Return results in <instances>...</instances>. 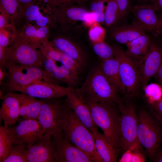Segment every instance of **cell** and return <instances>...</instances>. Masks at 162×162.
<instances>
[{
  "label": "cell",
  "mask_w": 162,
  "mask_h": 162,
  "mask_svg": "<svg viewBox=\"0 0 162 162\" xmlns=\"http://www.w3.org/2000/svg\"><path fill=\"white\" fill-rule=\"evenodd\" d=\"M75 92L86 102H105L119 104L122 99L111 84L100 67L92 69L81 87Z\"/></svg>",
  "instance_id": "6da1fadb"
},
{
  "label": "cell",
  "mask_w": 162,
  "mask_h": 162,
  "mask_svg": "<svg viewBox=\"0 0 162 162\" xmlns=\"http://www.w3.org/2000/svg\"><path fill=\"white\" fill-rule=\"evenodd\" d=\"M85 102L89 107L94 124L102 130L104 135L118 152L119 151L120 140L119 104Z\"/></svg>",
  "instance_id": "7a4b0ae2"
},
{
  "label": "cell",
  "mask_w": 162,
  "mask_h": 162,
  "mask_svg": "<svg viewBox=\"0 0 162 162\" xmlns=\"http://www.w3.org/2000/svg\"><path fill=\"white\" fill-rule=\"evenodd\" d=\"M137 109L138 140L150 161H153L162 145V125L148 109L140 107Z\"/></svg>",
  "instance_id": "3957f363"
},
{
  "label": "cell",
  "mask_w": 162,
  "mask_h": 162,
  "mask_svg": "<svg viewBox=\"0 0 162 162\" xmlns=\"http://www.w3.org/2000/svg\"><path fill=\"white\" fill-rule=\"evenodd\" d=\"M63 133L68 141L86 153L93 162H104L96 149L93 133L68 106Z\"/></svg>",
  "instance_id": "277c9868"
},
{
  "label": "cell",
  "mask_w": 162,
  "mask_h": 162,
  "mask_svg": "<svg viewBox=\"0 0 162 162\" xmlns=\"http://www.w3.org/2000/svg\"><path fill=\"white\" fill-rule=\"evenodd\" d=\"M4 67L7 74L1 85V90L6 92L12 88L26 86L34 83L50 82L58 84L43 67L21 65L6 62Z\"/></svg>",
  "instance_id": "5b68a950"
},
{
  "label": "cell",
  "mask_w": 162,
  "mask_h": 162,
  "mask_svg": "<svg viewBox=\"0 0 162 162\" xmlns=\"http://www.w3.org/2000/svg\"><path fill=\"white\" fill-rule=\"evenodd\" d=\"M120 150L133 151L141 146L137 137L138 118L137 107L131 101L122 99L119 104Z\"/></svg>",
  "instance_id": "8992f818"
},
{
  "label": "cell",
  "mask_w": 162,
  "mask_h": 162,
  "mask_svg": "<svg viewBox=\"0 0 162 162\" xmlns=\"http://www.w3.org/2000/svg\"><path fill=\"white\" fill-rule=\"evenodd\" d=\"M112 47L119 62V76L124 88V95L128 97L136 96L141 88L140 66L122 48L116 45Z\"/></svg>",
  "instance_id": "52a82bcc"
},
{
  "label": "cell",
  "mask_w": 162,
  "mask_h": 162,
  "mask_svg": "<svg viewBox=\"0 0 162 162\" xmlns=\"http://www.w3.org/2000/svg\"><path fill=\"white\" fill-rule=\"evenodd\" d=\"M58 98L42 99L43 102L38 120L43 127L45 133L52 135L63 131L68 106Z\"/></svg>",
  "instance_id": "ba28073f"
},
{
  "label": "cell",
  "mask_w": 162,
  "mask_h": 162,
  "mask_svg": "<svg viewBox=\"0 0 162 162\" xmlns=\"http://www.w3.org/2000/svg\"><path fill=\"white\" fill-rule=\"evenodd\" d=\"M44 58L40 50L33 47L19 33L6 48L5 63L11 62L21 65L43 67Z\"/></svg>",
  "instance_id": "9c48e42d"
},
{
  "label": "cell",
  "mask_w": 162,
  "mask_h": 162,
  "mask_svg": "<svg viewBox=\"0 0 162 162\" xmlns=\"http://www.w3.org/2000/svg\"><path fill=\"white\" fill-rule=\"evenodd\" d=\"M54 20V22L59 24L62 30L65 31L68 30L70 26L78 21H82L85 25L90 27L96 22L93 12L70 2H66L56 6Z\"/></svg>",
  "instance_id": "30bf717a"
},
{
  "label": "cell",
  "mask_w": 162,
  "mask_h": 162,
  "mask_svg": "<svg viewBox=\"0 0 162 162\" xmlns=\"http://www.w3.org/2000/svg\"><path fill=\"white\" fill-rule=\"evenodd\" d=\"M51 140L56 162H93L86 153L65 138L63 132L53 134Z\"/></svg>",
  "instance_id": "8fae6325"
},
{
  "label": "cell",
  "mask_w": 162,
  "mask_h": 162,
  "mask_svg": "<svg viewBox=\"0 0 162 162\" xmlns=\"http://www.w3.org/2000/svg\"><path fill=\"white\" fill-rule=\"evenodd\" d=\"M56 6L50 0H34L23 7L26 24L37 28L50 25L54 22Z\"/></svg>",
  "instance_id": "7c38bea8"
},
{
  "label": "cell",
  "mask_w": 162,
  "mask_h": 162,
  "mask_svg": "<svg viewBox=\"0 0 162 162\" xmlns=\"http://www.w3.org/2000/svg\"><path fill=\"white\" fill-rule=\"evenodd\" d=\"M17 124L9 126L14 139V144L24 146L28 149L43 136L44 129L38 120L24 119Z\"/></svg>",
  "instance_id": "4fadbf2b"
},
{
  "label": "cell",
  "mask_w": 162,
  "mask_h": 162,
  "mask_svg": "<svg viewBox=\"0 0 162 162\" xmlns=\"http://www.w3.org/2000/svg\"><path fill=\"white\" fill-rule=\"evenodd\" d=\"M71 87H64L52 82H44L26 86L12 88L6 92H18L35 98L44 99L59 98L67 96Z\"/></svg>",
  "instance_id": "5bb4252c"
},
{
  "label": "cell",
  "mask_w": 162,
  "mask_h": 162,
  "mask_svg": "<svg viewBox=\"0 0 162 162\" xmlns=\"http://www.w3.org/2000/svg\"><path fill=\"white\" fill-rule=\"evenodd\" d=\"M162 64V44L157 39L151 40L140 68V87L143 88L156 74Z\"/></svg>",
  "instance_id": "9a60e30c"
},
{
  "label": "cell",
  "mask_w": 162,
  "mask_h": 162,
  "mask_svg": "<svg viewBox=\"0 0 162 162\" xmlns=\"http://www.w3.org/2000/svg\"><path fill=\"white\" fill-rule=\"evenodd\" d=\"M133 15L131 24L155 36L160 22L157 12L151 4L136 5L132 7Z\"/></svg>",
  "instance_id": "2e32d148"
},
{
  "label": "cell",
  "mask_w": 162,
  "mask_h": 162,
  "mask_svg": "<svg viewBox=\"0 0 162 162\" xmlns=\"http://www.w3.org/2000/svg\"><path fill=\"white\" fill-rule=\"evenodd\" d=\"M66 102L74 112L81 122L92 133L98 129L92 119L89 107L87 103L71 88L66 96Z\"/></svg>",
  "instance_id": "e0dca14e"
},
{
  "label": "cell",
  "mask_w": 162,
  "mask_h": 162,
  "mask_svg": "<svg viewBox=\"0 0 162 162\" xmlns=\"http://www.w3.org/2000/svg\"><path fill=\"white\" fill-rule=\"evenodd\" d=\"M52 135L45 133L40 140L28 149V162H56L53 154Z\"/></svg>",
  "instance_id": "ac0fdd59"
},
{
  "label": "cell",
  "mask_w": 162,
  "mask_h": 162,
  "mask_svg": "<svg viewBox=\"0 0 162 162\" xmlns=\"http://www.w3.org/2000/svg\"><path fill=\"white\" fill-rule=\"evenodd\" d=\"M44 56L43 68L50 76L59 82L65 83L68 87L74 88L79 82V76L63 65L58 66L56 61L47 56Z\"/></svg>",
  "instance_id": "d6986e66"
},
{
  "label": "cell",
  "mask_w": 162,
  "mask_h": 162,
  "mask_svg": "<svg viewBox=\"0 0 162 162\" xmlns=\"http://www.w3.org/2000/svg\"><path fill=\"white\" fill-rule=\"evenodd\" d=\"M0 109V121L4 124L13 126L18 122L20 116L19 103L15 93L6 92L4 94Z\"/></svg>",
  "instance_id": "ffe728a7"
},
{
  "label": "cell",
  "mask_w": 162,
  "mask_h": 162,
  "mask_svg": "<svg viewBox=\"0 0 162 162\" xmlns=\"http://www.w3.org/2000/svg\"><path fill=\"white\" fill-rule=\"evenodd\" d=\"M51 43L61 52L68 55L75 60L83 68L86 64L85 54L81 47L75 42L65 37L55 38Z\"/></svg>",
  "instance_id": "44dd1931"
},
{
  "label": "cell",
  "mask_w": 162,
  "mask_h": 162,
  "mask_svg": "<svg viewBox=\"0 0 162 162\" xmlns=\"http://www.w3.org/2000/svg\"><path fill=\"white\" fill-rule=\"evenodd\" d=\"M15 94L19 103L20 116L24 119L38 120L42 100L24 93Z\"/></svg>",
  "instance_id": "7402d4cb"
},
{
  "label": "cell",
  "mask_w": 162,
  "mask_h": 162,
  "mask_svg": "<svg viewBox=\"0 0 162 162\" xmlns=\"http://www.w3.org/2000/svg\"><path fill=\"white\" fill-rule=\"evenodd\" d=\"M49 33V26L37 28L26 24L19 34L31 46L38 49L48 40Z\"/></svg>",
  "instance_id": "603a6c76"
},
{
  "label": "cell",
  "mask_w": 162,
  "mask_h": 162,
  "mask_svg": "<svg viewBox=\"0 0 162 162\" xmlns=\"http://www.w3.org/2000/svg\"><path fill=\"white\" fill-rule=\"evenodd\" d=\"M151 39L146 34L128 43L126 54L136 61L140 67L147 53Z\"/></svg>",
  "instance_id": "cb8c5ba5"
},
{
  "label": "cell",
  "mask_w": 162,
  "mask_h": 162,
  "mask_svg": "<svg viewBox=\"0 0 162 162\" xmlns=\"http://www.w3.org/2000/svg\"><path fill=\"white\" fill-rule=\"evenodd\" d=\"M103 73L119 94H125L124 88L119 74V62L115 56L102 61L100 66Z\"/></svg>",
  "instance_id": "d4e9b609"
},
{
  "label": "cell",
  "mask_w": 162,
  "mask_h": 162,
  "mask_svg": "<svg viewBox=\"0 0 162 162\" xmlns=\"http://www.w3.org/2000/svg\"><path fill=\"white\" fill-rule=\"evenodd\" d=\"M92 133L96 149L104 162H117L118 152L103 134L99 132L98 129Z\"/></svg>",
  "instance_id": "484cf974"
},
{
  "label": "cell",
  "mask_w": 162,
  "mask_h": 162,
  "mask_svg": "<svg viewBox=\"0 0 162 162\" xmlns=\"http://www.w3.org/2000/svg\"><path fill=\"white\" fill-rule=\"evenodd\" d=\"M146 33L139 27L131 24L113 27L111 36L113 39L118 43L126 44Z\"/></svg>",
  "instance_id": "4316f807"
},
{
  "label": "cell",
  "mask_w": 162,
  "mask_h": 162,
  "mask_svg": "<svg viewBox=\"0 0 162 162\" xmlns=\"http://www.w3.org/2000/svg\"><path fill=\"white\" fill-rule=\"evenodd\" d=\"M0 11L11 22L24 17L23 6L18 0H0Z\"/></svg>",
  "instance_id": "83f0119b"
},
{
  "label": "cell",
  "mask_w": 162,
  "mask_h": 162,
  "mask_svg": "<svg viewBox=\"0 0 162 162\" xmlns=\"http://www.w3.org/2000/svg\"><path fill=\"white\" fill-rule=\"evenodd\" d=\"M122 20L115 0H109L104 12L103 25L107 28H113Z\"/></svg>",
  "instance_id": "f1b7e54d"
},
{
  "label": "cell",
  "mask_w": 162,
  "mask_h": 162,
  "mask_svg": "<svg viewBox=\"0 0 162 162\" xmlns=\"http://www.w3.org/2000/svg\"><path fill=\"white\" fill-rule=\"evenodd\" d=\"M14 139L9 126L0 127V162H3L13 145Z\"/></svg>",
  "instance_id": "f546056e"
},
{
  "label": "cell",
  "mask_w": 162,
  "mask_h": 162,
  "mask_svg": "<svg viewBox=\"0 0 162 162\" xmlns=\"http://www.w3.org/2000/svg\"><path fill=\"white\" fill-rule=\"evenodd\" d=\"M142 89L148 105L156 103L162 98V86L158 83L148 84Z\"/></svg>",
  "instance_id": "4dcf8cb0"
},
{
  "label": "cell",
  "mask_w": 162,
  "mask_h": 162,
  "mask_svg": "<svg viewBox=\"0 0 162 162\" xmlns=\"http://www.w3.org/2000/svg\"><path fill=\"white\" fill-rule=\"evenodd\" d=\"M27 152L24 146L14 144L3 162H27Z\"/></svg>",
  "instance_id": "1f68e13d"
},
{
  "label": "cell",
  "mask_w": 162,
  "mask_h": 162,
  "mask_svg": "<svg viewBox=\"0 0 162 162\" xmlns=\"http://www.w3.org/2000/svg\"><path fill=\"white\" fill-rule=\"evenodd\" d=\"M18 34L13 22L0 29V46L5 47L8 46Z\"/></svg>",
  "instance_id": "d6a6232c"
},
{
  "label": "cell",
  "mask_w": 162,
  "mask_h": 162,
  "mask_svg": "<svg viewBox=\"0 0 162 162\" xmlns=\"http://www.w3.org/2000/svg\"><path fill=\"white\" fill-rule=\"evenodd\" d=\"M93 44V49L94 53L102 60H104L115 56L113 47L104 41Z\"/></svg>",
  "instance_id": "836d02e7"
},
{
  "label": "cell",
  "mask_w": 162,
  "mask_h": 162,
  "mask_svg": "<svg viewBox=\"0 0 162 162\" xmlns=\"http://www.w3.org/2000/svg\"><path fill=\"white\" fill-rule=\"evenodd\" d=\"M58 62L77 76H79L82 71V68L75 60L61 52Z\"/></svg>",
  "instance_id": "e575fe53"
},
{
  "label": "cell",
  "mask_w": 162,
  "mask_h": 162,
  "mask_svg": "<svg viewBox=\"0 0 162 162\" xmlns=\"http://www.w3.org/2000/svg\"><path fill=\"white\" fill-rule=\"evenodd\" d=\"M105 34L104 28L96 22L90 27L88 31L89 38L92 44L104 41Z\"/></svg>",
  "instance_id": "d590c367"
},
{
  "label": "cell",
  "mask_w": 162,
  "mask_h": 162,
  "mask_svg": "<svg viewBox=\"0 0 162 162\" xmlns=\"http://www.w3.org/2000/svg\"><path fill=\"white\" fill-rule=\"evenodd\" d=\"M109 0H91L90 8L91 11L104 15L107 2Z\"/></svg>",
  "instance_id": "8d00e7d4"
},
{
  "label": "cell",
  "mask_w": 162,
  "mask_h": 162,
  "mask_svg": "<svg viewBox=\"0 0 162 162\" xmlns=\"http://www.w3.org/2000/svg\"><path fill=\"white\" fill-rule=\"evenodd\" d=\"M122 19L131 12L132 6L130 0H115Z\"/></svg>",
  "instance_id": "74e56055"
},
{
  "label": "cell",
  "mask_w": 162,
  "mask_h": 162,
  "mask_svg": "<svg viewBox=\"0 0 162 162\" xmlns=\"http://www.w3.org/2000/svg\"><path fill=\"white\" fill-rule=\"evenodd\" d=\"M148 106V109L162 125V98L156 103Z\"/></svg>",
  "instance_id": "f35d334b"
},
{
  "label": "cell",
  "mask_w": 162,
  "mask_h": 162,
  "mask_svg": "<svg viewBox=\"0 0 162 162\" xmlns=\"http://www.w3.org/2000/svg\"><path fill=\"white\" fill-rule=\"evenodd\" d=\"M150 2L155 8L160 21L162 20V0H151Z\"/></svg>",
  "instance_id": "ab89813d"
},
{
  "label": "cell",
  "mask_w": 162,
  "mask_h": 162,
  "mask_svg": "<svg viewBox=\"0 0 162 162\" xmlns=\"http://www.w3.org/2000/svg\"><path fill=\"white\" fill-rule=\"evenodd\" d=\"M132 152V151L130 150H127L124 152L119 161L131 162Z\"/></svg>",
  "instance_id": "60d3db41"
},
{
  "label": "cell",
  "mask_w": 162,
  "mask_h": 162,
  "mask_svg": "<svg viewBox=\"0 0 162 162\" xmlns=\"http://www.w3.org/2000/svg\"><path fill=\"white\" fill-rule=\"evenodd\" d=\"M7 47H3L0 46V67H3L4 66L6 62Z\"/></svg>",
  "instance_id": "b9f144b4"
},
{
  "label": "cell",
  "mask_w": 162,
  "mask_h": 162,
  "mask_svg": "<svg viewBox=\"0 0 162 162\" xmlns=\"http://www.w3.org/2000/svg\"><path fill=\"white\" fill-rule=\"evenodd\" d=\"M11 23L7 16L3 13H0V29L4 27Z\"/></svg>",
  "instance_id": "7bdbcfd3"
},
{
  "label": "cell",
  "mask_w": 162,
  "mask_h": 162,
  "mask_svg": "<svg viewBox=\"0 0 162 162\" xmlns=\"http://www.w3.org/2000/svg\"><path fill=\"white\" fill-rule=\"evenodd\" d=\"M154 76L158 82V83L162 86V64Z\"/></svg>",
  "instance_id": "ee69618b"
},
{
  "label": "cell",
  "mask_w": 162,
  "mask_h": 162,
  "mask_svg": "<svg viewBox=\"0 0 162 162\" xmlns=\"http://www.w3.org/2000/svg\"><path fill=\"white\" fill-rule=\"evenodd\" d=\"M7 71L4 67H0V84L1 85L6 76Z\"/></svg>",
  "instance_id": "f6af8a7d"
},
{
  "label": "cell",
  "mask_w": 162,
  "mask_h": 162,
  "mask_svg": "<svg viewBox=\"0 0 162 162\" xmlns=\"http://www.w3.org/2000/svg\"><path fill=\"white\" fill-rule=\"evenodd\" d=\"M162 34V20L160 21L159 25L155 37Z\"/></svg>",
  "instance_id": "bcb514c9"
},
{
  "label": "cell",
  "mask_w": 162,
  "mask_h": 162,
  "mask_svg": "<svg viewBox=\"0 0 162 162\" xmlns=\"http://www.w3.org/2000/svg\"><path fill=\"white\" fill-rule=\"evenodd\" d=\"M22 5L23 7L24 6L30 3L34 0H18Z\"/></svg>",
  "instance_id": "7dc6e473"
},
{
  "label": "cell",
  "mask_w": 162,
  "mask_h": 162,
  "mask_svg": "<svg viewBox=\"0 0 162 162\" xmlns=\"http://www.w3.org/2000/svg\"><path fill=\"white\" fill-rule=\"evenodd\" d=\"M91 0H74V3H75L78 4H81Z\"/></svg>",
  "instance_id": "c3c4849f"
},
{
  "label": "cell",
  "mask_w": 162,
  "mask_h": 162,
  "mask_svg": "<svg viewBox=\"0 0 162 162\" xmlns=\"http://www.w3.org/2000/svg\"><path fill=\"white\" fill-rule=\"evenodd\" d=\"M153 161L157 162H162V155L158 156L155 158Z\"/></svg>",
  "instance_id": "681fc988"
},
{
  "label": "cell",
  "mask_w": 162,
  "mask_h": 162,
  "mask_svg": "<svg viewBox=\"0 0 162 162\" xmlns=\"http://www.w3.org/2000/svg\"><path fill=\"white\" fill-rule=\"evenodd\" d=\"M52 2L55 3H60L66 2L68 0H51Z\"/></svg>",
  "instance_id": "f907efd6"
},
{
  "label": "cell",
  "mask_w": 162,
  "mask_h": 162,
  "mask_svg": "<svg viewBox=\"0 0 162 162\" xmlns=\"http://www.w3.org/2000/svg\"><path fill=\"white\" fill-rule=\"evenodd\" d=\"M157 40L162 44V34L156 37Z\"/></svg>",
  "instance_id": "816d5d0a"
},
{
  "label": "cell",
  "mask_w": 162,
  "mask_h": 162,
  "mask_svg": "<svg viewBox=\"0 0 162 162\" xmlns=\"http://www.w3.org/2000/svg\"><path fill=\"white\" fill-rule=\"evenodd\" d=\"M151 0H138V1L141 3H146L148 2H150Z\"/></svg>",
  "instance_id": "f5cc1de1"
},
{
  "label": "cell",
  "mask_w": 162,
  "mask_h": 162,
  "mask_svg": "<svg viewBox=\"0 0 162 162\" xmlns=\"http://www.w3.org/2000/svg\"><path fill=\"white\" fill-rule=\"evenodd\" d=\"M161 155H162V145L161 146V148L160 149V150L159 152L158 153V154H157V155L156 157L159 156Z\"/></svg>",
  "instance_id": "db71d44e"
},
{
  "label": "cell",
  "mask_w": 162,
  "mask_h": 162,
  "mask_svg": "<svg viewBox=\"0 0 162 162\" xmlns=\"http://www.w3.org/2000/svg\"><path fill=\"white\" fill-rule=\"evenodd\" d=\"M68 0L70 2H71L74 3V0Z\"/></svg>",
  "instance_id": "11a10c76"
}]
</instances>
